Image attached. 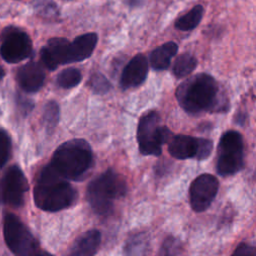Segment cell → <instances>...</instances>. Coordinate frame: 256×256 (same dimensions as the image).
I'll use <instances>...</instances> for the list:
<instances>
[{
    "label": "cell",
    "instance_id": "cell-1",
    "mask_svg": "<svg viewBox=\"0 0 256 256\" xmlns=\"http://www.w3.org/2000/svg\"><path fill=\"white\" fill-rule=\"evenodd\" d=\"M34 201L38 208L56 212L70 207L76 200L75 189L46 165L40 172L34 187Z\"/></svg>",
    "mask_w": 256,
    "mask_h": 256
},
{
    "label": "cell",
    "instance_id": "cell-2",
    "mask_svg": "<svg viewBox=\"0 0 256 256\" xmlns=\"http://www.w3.org/2000/svg\"><path fill=\"white\" fill-rule=\"evenodd\" d=\"M92 164L93 153L90 145L83 139H73L55 150L48 165L61 178L78 181L84 177Z\"/></svg>",
    "mask_w": 256,
    "mask_h": 256
},
{
    "label": "cell",
    "instance_id": "cell-3",
    "mask_svg": "<svg viewBox=\"0 0 256 256\" xmlns=\"http://www.w3.org/2000/svg\"><path fill=\"white\" fill-rule=\"evenodd\" d=\"M218 94L219 87L216 80L206 73L188 78L176 90L179 105L191 114L216 109Z\"/></svg>",
    "mask_w": 256,
    "mask_h": 256
},
{
    "label": "cell",
    "instance_id": "cell-4",
    "mask_svg": "<svg viewBox=\"0 0 256 256\" xmlns=\"http://www.w3.org/2000/svg\"><path fill=\"white\" fill-rule=\"evenodd\" d=\"M126 191L125 180L114 170L108 169L89 183L87 200L97 214L105 216L112 212L114 200L123 197Z\"/></svg>",
    "mask_w": 256,
    "mask_h": 256
},
{
    "label": "cell",
    "instance_id": "cell-5",
    "mask_svg": "<svg viewBox=\"0 0 256 256\" xmlns=\"http://www.w3.org/2000/svg\"><path fill=\"white\" fill-rule=\"evenodd\" d=\"M4 240L15 256H37L39 244L30 230L14 214L7 213L3 221Z\"/></svg>",
    "mask_w": 256,
    "mask_h": 256
},
{
    "label": "cell",
    "instance_id": "cell-6",
    "mask_svg": "<svg viewBox=\"0 0 256 256\" xmlns=\"http://www.w3.org/2000/svg\"><path fill=\"white\" fill-rule=\"evenodd\" d=\"M170 138L171 132L167 127L160 125L157 112L149 111L142 115L137 128V140L143 155H160L163 143Z\"/></svg>",
    "mask_w": 256,
    "mask_h": 256
},
{
    "label": "cell",
    "instance_id": "cell-7",
    "mask_svg": "<svg viewBox=\"0 0 256 256\" xmlns=\"http://www.w3.org/2000/svg\"><path fill=\"white\" fill-rule=\"evenodd\" d=\"M243 140L240 133L234 130L225 132L219 142L217 172L222 176L237 173L243 166Z\"/></svg>",
    "mask_w": 256,
    "mask_h": 256
},
{
    "label": "cell",
    "instance_id": "cell-8",
    "mask_svg": "<svg viewBox=\"0 0 256 256\" xmlns=\"http://www.w3.org/2000/svg\"><path fill=\"white\" fill-rule=\"evenodd\" d=\"M28 182L18 166H11L0 180V203L19 207L24 202Z\"/></svg>",
    "mask_w": 256,
    "mask_h": 256
},
{
    "label": "cell",
    "instance_id": "cell-9",
    "mask_svg": "<svg viewBox=\"0 0 256 256\" xmlns=\"http://www.w3.org/2000/svg\"><path fill=\"white\" fill-rule=\"evenodd\" d=\"M31 52L32 42L26 32L16 28H9L5 32L0 47V54L6 62H21L28 58Z\"/></svg>",
    "mask_w": 256,
    "mask_h": 256
},
{
    "label": "cell",
    "instance_id": "cell-10",
    "mask_svg": "<svg viewBox=\"0 0 256 256\" xmlns=\"http://www.w3.org/2000/svg\"><path fill=\"white\" fill-rule=\"evenodd\" d=\"M219 182L211 174L198 176L191 184L189 190L190 204L194 211L203 212L213 202L218 192Z\"/></svg>",
    "mask_w": 256,
    "mask_h": 256
},
{
    "label": "cell",
    "instance_id": "cell-11",
    "mask_svg": "<svg viewBox=\"0 0 256 256\" xmlns=\"http://www.w3.org/2000/svg\"><path fill=\"white\" fill-rule=\"evenodd\" d=\"M40 56L43 64L49 70L71 63L70 42L64 38H52L41 49Z\"/></svg>",
    "mask_w": 256,
    "mask_h": 256
},
{
    "label": "cell",
    "instance_id": "cell-12",
    "mask_svg": "<svg viewBox=\"0 0 256 256\" xmlns=\"http://www.w3.org/2000/svg\"><path fill=\"white\" fill-rule=\"evenodd\" d=\"M148 73V61L143 54L135 55L125 66L120 78L123 89L133 88L141 85Z\"/></svg>",
    "mask_w": 256,
    "mask_h": 256
},
{
    "label": "cell",
    "instance_id": "cell-13",
    "mask_svg": "<svg viewBox=\"0 0 256 256\" xmlns=\"http://www.w3.org/2000/svg\"><path fill=\"white\" fill-rule=\"evenodd\" d=\"M45 73L36 62H29L18 69L17 81L20 87L29 93L38 91L44 84Z\"/></svg>",
    "mask_w": 256,
    "mask_h": 256
},
{
    "label": "cell",
    "instance_id": "cell-14",
    "mask_svg": "<svg viewBox=\"0 0 256 256\" xmlns=\"http://www.w3.org/2000/svg\"><path fill=\"white\" fill-rule=\"evenodd\" d=\"M168 151L176 159L184 160L196 158L198 151V138L188 135H176L169 139Z\"/></svg>",
    "mask_w": 256,
    "mask_h": 256
},
{
    "label": "cell",
    "instance_id": "cell-15",
    "mask_svg": "<svg viewBox=\"0 0 256 256\" xmlns=\"http://www.w3.org/2000/svg\"><path fill=\"white\" fill-rule=\"evenodd\" d=\"M101 243V234L98 230L92 229L81 234L73 243L71 256H93Z\"/></svg>",
    "mask_w": 256,
    "mask_h": 256
},
{
    "label": "cell",
    "instance_id": "cell-16",
    "mask_svg": "<svg viewBox=\"0 0 256 256\" xmlns=\"http://www.w3.org/2000/svg\"><path fill=\"white\" fill-rule=\"evenodd\" d=\"M98 41L96 33L90 32L76 37L70 43L71 62H80L91 56Z\"/></svg>",
    "mask_w": 256,
    "mask_h": 256
},
{
    "label": "cell",
    "instance_id": "cell-17",
    "mask_svg": "<svg viewBox=\"0 0 256 256\" xmlns=\"http://www.w3.org/2000/svg\"><path fill=\"white\" fill-rule=\"evenodd\" d=\"M178 45L173 42H166L154 49L150 54V65L155 70H165L169 67L171 59L176 55Z\"/></svg>",
    "mask_w": 256,
    "mask_h": 256
},
{
    "label": "cell",
    "instance_id": "cell-18",
    "mask_svg": "<svg viewBox=\"0 0 256 256\" xmlns=\"http://www.w3.org/2000/svg\"><path fill=\"white\" fill-rule=\"evenodd\" d=\"M204 9L202 5L194 6L189 12L179 17L175 21V28L181 31H189L194 29L202 20Z\"/></svg>",
    "mask_w": 256,
    "mask_h": 256
},
{
    "label": "cell",
    "instance_id": "cell-19",
    "mask_svg": "<svg viewBox=\"0 0 256 256\" xmlns=\"http://www.w3.org/2000/svg\"><path fill=\"white\" fill-rule=\"evenodd\" d=\"M197 66L196 58L190 53L179 55L173 65V74L177 78H183L194 71Z\"/></svg>",
    "mask_w": 256,
    "mask_h": 256
},
{
    "label": "cell",
    "instance_id": "cell-20",
    "mask_svg": "<svg viewBox=\"0 0 256 256\" xmlns=\"http://www.w3.org/2000/svg\"><path fill=\"white\" fill-rule=\"evenodd\" d=\"M82 80V74L77 68H66L57 76V84L64 89H70L77 86Z\"/></svg>",
    "mask_w": 256,
    "mask_h": 256
},
{
    "label": "cell",
    "instance_id": "cell-21",
    "mask_svg": "<svg viewBox=\"0 0 256 256\" xmlns=\"http://www.w3.org/2000/svg\"><path fill=\"white\" fill-rule=\"evenodd\" d=\"M43 120L46 127L49 130H52L58 123L59 120V107L58 104L54 101H49L44 108Z\"/></svg>",
    "mask_w": 256,
    "mask_h": 256
},
{
    "label": "cell",
    "instance_id": "cell-22",
    "mask_svg": "<svg viewBox=\"0 0 256 256\" xmlns=\"http://www.w3.org/2000/svg\"><path fill=\"white\" fill-rule=\"evenodd\" d=\"M89 85L93 92L97 94L107 93L112 87L109 80L101 73H94L90 78Z\"/></svg>",
    "mask_w": 256,
    "mask_h": 256
},
{
    "label": "cell",
    "instance_id": "cell-23",
    "mask_svg": "<svg viewBox=\"0 0 256 256\" xmlns=\"http://www.w3.org/2000/svg\"><path fill=\"white\" fill-rule=\"evenodd\" d=\"M11 153V139L4 129H0V169L7 163Z\"/></svg>",
    "mask_w": 256,
    "mask_h": 256
},
{
    "label": "cell",
    "instance_id": "cell-24",
    "mask_svg": "<svg viewBox=\"0 0 256 256\" xmlns=\"http://www.w3.org/2000/svg\"><path fill=\"white\" fill-rule=\"evenodd\" d=\"M180 251V243L177 239L169 237L163 243L161 256H176Z\"/></svg>",
    "mask_w": 256,
    "mask_h": 256
},
{
    "label": "cell",
    "instance_id": "cell-25",
    "mask_svg": "<svg viewBox=\"0 0 256 256\" xmlns=\"http://www.w3.org/2000/svg\"><path fill=\"white\" fill-rule=\"evenodd\" d=\"M213 149V143L209 139L204 138H198V151L196 158L198 160H204L208 158L212 152Z\"/></svg>",
    "mask_w": 256,
    "mask_h": 256
},
{
    "label": "cell",
    "instance_id": "cell-26",
    "mask_svg": "<svg viewBox=\"0 0 256 256\" xmlns=\"http://www.w3.org/2000/svg\"><path fill=\"white\" fill-rule=\"evenodd\" d=\"M231 256H256L255 248L249 244L241 243L237 246Z\"/></svg>",
    "mask_w": 256,
    "mask_h": 256
},
{
    "label": "cell",
    "instance_id": "cell-27",
    "mask_svg": "<svg viewBox=\"0 0 256 256\" xmlns=\"http://www.w3.org/2000/svg\"><path fill=\"white\" fill-rule=\"evenodd\" d=\"M37 256H53V255H51L48 252H39V254Z\"/></svg>",
    "mask_w": 256,
    "mask_h": 256
},
{
    "label": "cell",
    "instance_id": "cell-28",
    "mask_svg": "<svg viewBox=\"0 0 256 256\" xmlns=\"http://www.w3.org/2000/svg\"><path fill=\"white\" fill-rule=\"evenodd\" d=\"M3 76H4V70H3V68L0 66V80L2 79Z\"/></svg>",
    "mask_w": 256,
    "mask_h": 256
}]
</instances>
